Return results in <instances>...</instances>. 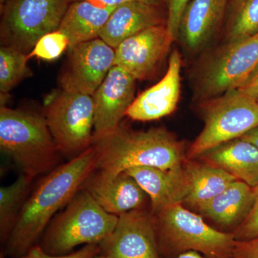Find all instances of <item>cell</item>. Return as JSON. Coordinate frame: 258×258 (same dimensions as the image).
Segmentation results:
<instances>
[{
    "label": "cell",
    "mask_w": 258,
    "mask_h": 258,
    "mask_svg": "<svg viewBox=\"0 0 258 258\" xmlns=\"http://www.w3.org/2000/svg\"><path fill=\"white\" fill-rule=\"evenodd\" d=\"M173 42L166 25L147 29L126 39L115 49L114 66L124 70L136 81L151 79Z\"/></svg>",
    "instance_id": "12"
},
{
    "label": "cell",
    "mask_w": 258,
    "mask_h": 258,
    "mask_svg": "<svg viewBox=\"0 0 258 258\" xmlns=\"http://www.w3.org/2000/svg\"><path fill=\"white\" fill-rule=\"evenodd\" d=\"M182 168L186 187L182 205L196 211L237 180L225 171L201 160L186 159Z\"/></svg>",
    "instance_id": "20"
},
{
    "label": "cell",
    "mask_w": 258,
    "mask_h": 258,
    "mask_svg": "<svg viewBox=\"0 0 258 258\" xmlns=\"http://www.w3.org/2000/svg\"><path fill=\"white\" fill-rule=\"evenodd\" d=\"M253 207L245 220L232 233L235 240L244 241L258 237V186L254 188Z\"/></svg>",
    "instance_id": "28"
},
{
    "label": "cell",
    "mask_w": 258,
    "mask_h": 258,
    "mask_svg": "<svg viewBox=\"0 0 258 258\" xmlns=\"http://www.w3.org/2000/svg\"><path fill=\"white\" fill-rule=\"evenodd\" d=\"M78 1V0H71ZM90 2L93 4L104 7H116L118 5L123 4V3H129V2H141V3H147V4L161 6L163 0H86Z\"/></svg>",
    "instance_id": "32"
},
{
    "label": "cell",
    "mask_w": 258,
    "mask_h": 258,
    "mask_svg": "<svg viewBox=\"0 0 258 258\" xmlns=\"http://www.w3.org/2000/svg\"><path fill=\"white\" fill-rule=\"evenodd\" d=\"M69 51L60 76L61 88L93 96L114 66L115 49L99 37Z\"/></svg>",
    "instance_id": "11"
},
{
    "label": "cell",
    "mask_w": 258,
    "mask_h": 258,
    "mask_svg": "<svg viewBox=\"0 0 258 258\" xmlns=\"http://www.w3.org/2000/svg\"><path fill=\"white\" fill-rule=\"evenodd\" d=\"M254 202V188L235 180L197 212L223 229L224 232L230 230L233 232L248 216Z\"/></svg>",
    "instance_id": "19"
},
{
    "label": "cell",
    "mask_w": 258,
    "mask_h": 258,
    "mask_svg": "<svg viewBox=\"0 0 258 258\" xmlns=\"http://www.w3.org/2000/svg\"><path fill=\"white\" fill-rule=\"evenodd\" d=\"M182 164L169 170L138 166L125 171L147 193L153 215H158L171 205L182 204L186 189Z\"/></svg>",
    "instance_id": "18"
},
{
    "label": "cell",
    "mask_w": 258,
    "mask_h": 258,
    "mask_svg": "<svg viewBox=\"0 0 258 258\" xmlns=\"http://www.w3.org/2000/svg\"><path fill=\"white\" fill-rule=\"evenodd\" d=\"M243 181L252 188L258 186V149L242 139L214 148L199 157Z\"/></svg>",
    "instance_id": "21"
},
{
    "label": "cell",
    "mask_w": 258,
    "mask_h": 258,
    "mask_svg": "<svg viewBox=\"0 0 258 258\" xmlns=\"http://www.w3.org/2000/svg\"><path fill=\"white\" fill-rule=\"evenodd\" d=\"M191 0H168L166 28L175 41L178 39L180 22L186 7Z\"/></svg>",
    "instance_id": "29"
},
{
    "label": "cell",
    "mask_w": 258,
    "mask_h": 258,
    "mask_svg": "<svg viewBox=\"0 0 258 258\" xmlns=\"http://www.w3.org/2000/svg\"><path fill=\"white\" fill-rule=\"evenodd\" d=\"M116 7L99 6L86 0L71 2L57 29L69 38V50L79 44L99 38Z\"/></svg>",
    "instance_id": "22"
},
{
    "label": "cell",
    "mask_w": 258,
    "mask_h": 258,
    "mask_svg": "<svg viewBox=\"0 0 258 258\" xmlns=\"http://www.w3.org/2000/svg\"><path fill=\"white\" fill-rule=\"evenodd\" d=\"M230 0H191L180 22L178 38L190 52L206 47L225 20Z\"/></svg>",
    "instance_id": "16"
},
{
    "label": "cell",
    "mask_w": 258,
    "mask_h": 258,
    "mask_svg": "<svg viewBox=\"0 0 258 258\" xmlns=\"http://www.w3.org/2000/svg\"><path fill=\"white\" fill-rule=\"evenodd\" d=\"M226 44L258 34V0H230L225 20Z\"/></svg>",
    "instance_id": "24"
},
{
    "label": "cell",
    "mask_w": 258,
    "mask_h": 258,
    "mask_svg": "<svg viewBox=\"0 0 258 258\" xmlns=\"http://www.w3.org/2000/svg\"><path fill=\"white\" fill-rule=\"evenodd\" d=\"M254 98H255L256 100H257V101H258V94L255 97H254Z\"/></svg>",
    "instance_id": "37"
},
{
    "label": "cell",
    "mask_w": 258,
    "mask_h": 258,
    "mask_svg": "<svg viewBox=\"0 0 258 258\" xmlns=\"http://www.w3.org/2000/svg\"><path fill=\"white\" fill-rule=\"evenodd\" d=\"M97 152L93 144L79 155L57 166L29 195L18 221L4 245L5 254L18 258L38 244L51 220L74 198L96 170Z\"/></svg>",
    "instance_id": "1"
},
{
    "label": "cell",
    "mask_w": 258,
    "mask_h": 258,
    "mask_svg": "<svg viewBox=\"0 0 258 258\" xmlns=\"http://www.w3.org/2000/svg\"><path fill=\"white\" fill-rule=\"evenodd\" d=\"M238 90L247 96L252 97L257 96L258 94V66Z\"/></svg>",
    "instance_id": "31"
},
{
    "label": "cell",
    "mask_w": 258,
    "mask_h": 258,
    "mask_svg": "<svg viewBox=\"0 0 258 258\" xmlns=\"http://www.w3.org/2000/svg\"><path fill=\"white\" fill-rule=\"evenodd\" d=\"M181 54L175 50L171 52L165 76L135 98L125 115L134 120L151 121L172 113L181 93Z\"/></svg>",
    "instance_id": "14"
},
{
    "label": "cell",
    "mask_w": 258,
    "mask_h": 258,
    "mask_svg": "<svg viewBox=\"0 0 258 258\" xmlns=\"http://www.w3.org/2000/svg\"><path fill=\"white\" fill-rule=\"evenodd\" d=\"M153 216L161 257L176 258L189 251L205 258L232 257L233 233L214 228L182 204L171 205Z\"/></svg>",
    "instance_id": "4"
},
{
    "label": "cell",
    "mask_w": 258,
    "mask_h": 258,
    "mask_svg": "<svg viewBox=\"0 0 258 258\" xmlns=\"http://www.w3.org/2000/svg\"><path fill=\"white\" fill-rule=\"evenodd\" d=\"M103 258H162L150 208L121 214L114 230L99 244Z\"/></svg>",
    "instance_id": "10"
},
{
    "label": "cell",
    "mask_w": 258,
    "mask_h": 258,
    "mask_svg": "<svg viewBox=\"0 0 258 258\" xmlns=\"http://www.w3.org/2000/svg\"><path fill=\"white\" fill-rule=\"evenodd\" d=\"M28 53L14 47L3 45L0 48V95L1 106H5L7 96L18 83L31 77L32 72L28 66Z\"/></svg>",
    "instance_id": "25"
},
{
    "label": "cell",
    "mask_w": 258,
    "mask_h": 258,
    "mask_svg": "<svg viewBox=\"0 0 258 258\" xmlns=\"http://www.w3.org/2000/svg\"><path fill=\"white\" fill-rule=\"evenodd\" d=\"M118 219L82 188L51 220L38 244L54 255L69 254L82 244H99L114 230Z\"/></svg>",
    "instance_id": "5"
},
{
    "label": "cell",
    "mask_w": 258,
    "mask_h": 258,
    "mask_svg": "<svg viewBox=\"0 0 258 258\" xmlns=\"http://www.w3.org/2000/svg\"><path fill=\"white\" fill-rule=\"evenodd\" d=\"M0 149L32 179L53 170L61 154L45 117L5 106L0 108Z\"/></svg>",
    "instance_id": "3"
},
{
    "label": "cell",
    "mask_w": 258,
    "mask_h": 258,
    "mask_svg": "<svg viewBox=\"0 0 258 258\" xmlns=\"http://www.w3.org/2000/svg\"><path fill=\"white\" fill-rule=\"evenodd\" d=\"M33 179L21 173L13 184L0 188V240L3 245L18 221Z\"/></svg>",
    "instance_id": "23"
},
{
    "label": "cell",
    "mask_w": 258,
    "mask_h": 258,
    "mask_svg": "<svg viewBox=\"0 0 258 258\" xmlns=\"http://www.w3.org/2000/svg\"><path fill=\"white\" fill-rule=\"evenodd\" d=\"M93 144L97 152L95 171L109 176L138 166L169 170L187 159L184 144L163 127L134 131L120 124Z\"/></svg>",
    "instance_id": "2"
},
{
    "label": "cell",
    "mask_w": 258,
    "mask_h": 258,
    "mask_svg": "<svg viewBox=\"0 0 258 258\" xmlns=\"http://www.w3.org/2000/svg\"><path fill=\"white\" fill-rule=\"evenodd\" d=\"M83 189L86 190L105 211L119 216L125 212L148 208L149 197L126 172L109 176L95 171Z\"/></svg>",
    "instance_id": "15"
},
{
    "label": "cell",
    "mask_w": 258,
    "mask_h": 258,
    "mask_svg": "<svg viewBox=\"0 0 258 258\" xmlns=\"http://www.w3.org/2000/svg\"><path fill=\"white\" fill-rule=\"evenodd\" d=\"M8 0H0V3H1V6H3Z\"/></svg>",
    "instance_id": "36"
},
{
    "label": "cell",
    "mask_w": 258,
    "mask_h": 258,
    "mask_svg": "<svg viewBox=\"0 0 258 258\" xmlns=\"http://www.w3.org/2000/svg\"><path fill=\"white\" fill-rule=\"evenodd\" d=\"M71 3V0H8L2 8L3 45L28 54L40 37L58 29Z\"/></svg>",
    "instance_id": "8"
},
{
    "label": "cell",
    "mask_w": 258,
    "mask_h": 258,
    "mask_svg": "<svg viewBox=\"0 0 258 258\" xmlns=\"http://www.w3.org/2000/svg\"><path fill=\"white\" fill-rule=\"evenodd\" d=\"M176 258H205V257L198 252L189 251V252H184V253L179 254Z\"/></svg>",
    "instance_id": "34"
},
{
    "label": "cell",
    "mask_w": 258,
    "mask_h": 258,
    "mask_svg": "<svg viewBox=\"0 0 258 258\" xmlns=\"http://www.w3.org/2000/svg\"><path fill=\"white\" fill-rule=\"evenodd\" d=\"M258 66V34L225 44L199 72L195 93L200 101L238 90Z\"/></svg>",
    "instance_id": "9"
},
{
    "label": "cell",
    "mask_w": 258,
    "mask_h": 258,
    "mask_svg": "<svg viewBox=\"0 0 258 258\" xmlns=\"http://www.w3.org/2000/svg\"><path fill=\"white\" fill-rule=\"evenodd\" d=\"M240 139L253 144L254 147L258 149V127L249 131V132L244 134L243 137H241Z\"/></svg>",
    "instance_id": "33"
},
{
    "label": "cell",
    "mask_w": 258,
    "mask_h": 258,
    "mask_svg": "<svg viewBox=\"0 0 258 258\" xmlns=\"http://www.w3.org/2000/svg\"><path fill=\"white\" fill-rule=\"evenodd\" d=\"M44 117L61 154L73 159L93 145L92 96L60 88L45 100Z\"/></svg>",
    "instance_id": "7"
},
{
    "label": "cell",
    "mask_w": 258,
    "mask_h": 258,
    "mask_svg": "<svg viewBox=\"0 0 258 258\" xmlns=\"http://www.w3.org/2000/svg\"><path fill=\"white\" fill-rule=\"evenodd\" d=\"M136 80L114 66L93 94V143L113 133L135 99Z\"/></svg>",
    "instance_id": "13"
},
{
    "label": "cell",
    "mask_w": 258,
    "mask_h": 258,
    "mask_svg": "<svg viewBox=\"0 0 258 258\" xmlns=\"http://www.w3.org/2000/svg\"><path fill=\"white\" fill-rule=\"evenodd\" d=\"M166 18L161 6L141 2L123 3L113 10L99 37L115 49L129 37L152 27L166 25Z\"/></svg>",
    "instance_id": "17"
},
{
    "label": "cell",
    "mask_w": 258,
    "mask_h": 258,
    "mask_svg": "<svg viewBox=\"0 0 258 258\" xmlns=\"http://www.w3.org/2000/svg\"><path fill=\"white\" fill-rule=\"evenodd\" d=\"M99 244H92L84 245L76 252L61 255H54L47 253L39 244H37L32 247L26 254L18 258H95L99 254Z\"/></svg>",
    "instance_id": "27"
},
{
    "label": "cell",
    "mask_w": 258,
    "mask_h": 258,
    "mask_svg": "<svg viewBox=\"0 0 258 258\" xmlns=\"http://www.w3.org/2000/svg\"><path fill=\"white\" fill-rule=\"evenodd\" d=\"M95 258H103V257H100V256L98 255V256H96V257Z\"/></svg>",
    "instance_id": "38"
},
{
    "label": "cell",
    "mask_w": 258,
    "mask_h": 258,
    "mask_svg": "<svg viewBox=\"0 0 258 258\" xmlns=\"http://www.w3.org/2000/svg\"><path fill=\"white\" fill-rule=\"evenodd\" d=\"M200 103L204 127L186 152L189 160L258 127V101L239 90Z\"/></svg>",
    "instance_id": "6"
},
{
    "label": "cell",
    "mask_w": 258,
    "mask_h": 258,
    "mask_svg": "<svg viewBox=\"0 0 258 258\" xmlns=\"http://www.w3.org/2000/svg\"><path fill=\"white\" fill-rule=\"evenodd\" d=\"M0 258H8V256L5 254L4 249L2 250L1 252H0Z\"/></svg>",
    "instance_id": "35"
},
{
    "label": "cell",
    "mask_w": 258,
    "mask_h": 258,
    "mask_svg": "<svg viewBox=\"0 0 258 258\" xmlns=\"http://www.w3.org/2000/svg\"><path fill=\"white\" fill-rule=\"evenodd\" d=\"M69 45L68 37L63 32L56 30L40 37L28 54V57H35L46 61L56 60L64 51L69 50Z\"/></svg>",
    "instance_id": "26"
},
{
    "label": "cell",
    "mask_w": 258,
    "mask_h": 258,
    "mask_svg": "<svg viewBox=\"0 0 258 258\" xmlns=\"http://www.w3.org/2000/svg\"><path fill=\"white\" fill-rule=\"evenodd\" d=\"M232 258H258V237L249 240H236Z\"/></svg>",
    "instance_id": "30"
}]
</instances>
